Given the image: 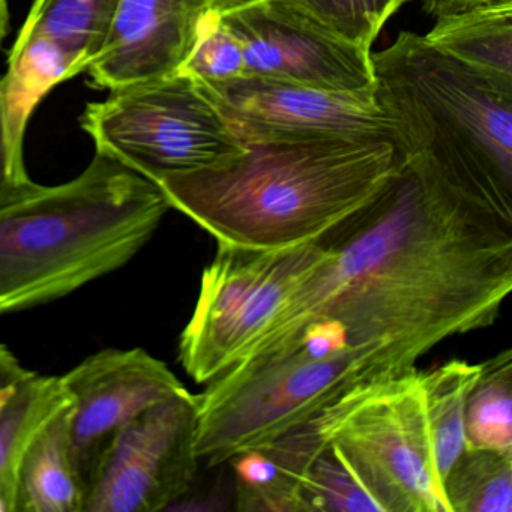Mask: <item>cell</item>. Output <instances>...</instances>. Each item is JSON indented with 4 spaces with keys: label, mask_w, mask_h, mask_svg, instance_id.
Instances as JSON below:
<instances>
[{
    "label": "cell",
    "mask_w": 512,
    "mask_h": 512,
    "mask_svg": "<svg viewBox=\"0 0 512 512\" xmlns=\"http://www.w3.org/2000/svg\"><path fill=\"white\" fill-rule=\"evenodd\" d=\"M73 404L40 434L23 461L16 512H85L86 491L71 448Z\"/></svg>",
    "instance_id": "2e32d148"
},
{
    "label": "cell",
    "mask_w": 512,
    "mask_h": 512,
    "mask_svg": "<svg viewBox=\"0 0 512 512\" xmlns=\"http://www.w3.org/2000/svg\"><path fill=\"white\" fill-rule=\"evenodd\" d=\"M0 511H4V508H2V506H0Z\"/></svg>",
    "instance_id": "f1b7e54d"
},
{
    "label": "cell",
    "mask_w": 512,
    "mask_h": 512,
    "mask_svg": "<svg viewBox=\"0 0 512 512\" xmlns=\"http://www.w3.org/2000/svg\"><path fill=\"white\" fill-rule=\"evenodd\" d=\"M212 8L217 11H226L229 8L236 7V5L244 4L248 0H211Z\"/></svg>",
    "instance_id": "83f0119b"
},
{
    "label": "cell",
    "mask_w": 512,
    "mask_h": 512,
    "mask_svg": "<svg viewBox=\"0 0 512 512\" xmlns=\"http://www.w3.org/2000/svg\"><path fill=\"white\" fill-rule=\"evenodd\" d=\"M484 2H490V0H422V7L425 13L430 14L434 19H442Z\"/></svg>",
    "instance_id": "484cf974"
},
{
    "label": "cell",
    "mask_w": 512,
    "mask_h": 512,
    "mask_svg": "<svg viewBox=\"0 0 512 512\" xmlns=\"http://www.w3.org/2000/svg\"><path fill=\"white\" fill-rule=\"evenodd\" d=\"M227 163L158 179L170 208L217 244L274 250L319 241L404 166L391 142L251 143Z\"/></svg>",
    "instance_id": "7a4b0ae2"
},
{
    "label": "cell",
    "mask_w": 512,
    "mask_h": 512,
    "mask_svg": "<svg viewBox=\"0 0 512 512\" xmlns=\"http://www.w3.org/2000/svg\"><path fill=\"white\" fill-rule=\"evenodd\" d=\"M211 0H119L112 29L86 73L95 88L116 91L178 73Z\"/></svg>",
    "instance_id": "4fadbf2b"
},
{
    "label": "cell",
    "mask_w": 512,
    "mask_h": 512,
    "mask_svg": "<svg viewBox=\"0 0 512 512\" xmlns=\"http://www.w3.org/2000/svg\"><path fill=\"white\" fill-rule=\"evenodd\" d=\"M217 247L179 338V362L197 383H209L241 361L329 256L322 241L274 250Z\"/></svg>",
    "instance_id": "52a82bcc"
},
{
    "label": "cell",
    "mask_w": 512,
    "mask_h": 512,
    "mask_svg": "<svg viewBox=\"0 0 512 512\" xmlns=\"http://www.w3.org/2000/svg\"><path fill=\"white\" fill-rule=\"evenodd\" d=\"M119 0H35L19 37L58 47L86 73L112 29Z\"/></svg>",
    "instance_id": "ac0fdd59"
},
{
    "label": "cell",
    "mask_w": 512,
    "mask_h": 512,
    "mask_svg": "<svg viewBox=\"0 0 512 512\" xmlns=\"http://www.w3.org/2000/svg\"><path fill=\"white\" fill-rule=\"evenodd\" d=\"M442 488L449 512H512V455L464 448Z\"/></svg>",
    "instance_id": "44dd1931"
},
{
    "label": "cell",
    "mask_w": 512,
    "mask_h": 512,
    "mask_svg": "<svg viewBox=\"0 0 512 512\" xmlns=\"http://www.w3.org/2000/svg\"><path fill=\"white\" fill-rule=\"evenodd\" d=\"M73 404L62 376L29 373L0 412V506L16 512L19 476L29 449L47 425Z\"/></svg>",
    "instance_id": "5bb4252c"
},
{
    "label": "cell",
    "mask_w": 512,
    "mask_h": 512,
    "mask_svg": "<svg viewBox=\"0 0 512 512\" xmlns=\"http://www.w3.org/2000/svg\"><path fill=\"white\" fill-rule=\"evenodd\" d=\"M197 85L242 145L350 140L398 146L374 86L335 91L256 77Z\"/></svg>",
    "instance_id": "9c48e42d"
},
{
    "label": "cell",
    "mask_w": 512,
    "mask_h": 512,
    "mask_svg": "<svg viewBox=\"0 0 512 512\" xmlns=\"http://www.w3.org/2000/svg\"><path fill=\"white\" fill-rule=\"evenodd\" d=\"M466 448L512 455V350L482 362L466 404Z\"/></svg>",
    "instance_id": "ffe728a7"
},
{
    "label": "cell",
    "mask_w": 512,
    "mask_h": 512,
    "mask_svg": "<svg viewBox=\"0 0 512 512\" xmlns=\"http://www.w3.org/2000/svg\"><path fill=\"white\" fill-rule=\"evenodd\" d=\"M10 28V10H8V0H0V44L5 40Z\"/></svg>",
    "instance_id": "4316f807"
},
{
    "label": "cell",
    "mask_w": 512,
    "mask_h": 512,
    "mask_svg": "<svg viewBox=\"0 0 512 512\" xmlns=\"http://www.w3.org/2000/svg\"><path fill=\"white\" fill-rule=\"evenodd\" d=\"M422 371L353 386L311 419L340 449L382 512H449L425 419Z\"/></svg>",
    "instance_id": "8992f818"
},
{
    "label": "cell",
    "mask_w": 512,
    "mask_h": 512,
    "mask_svg": "<svg viewBox=\"0 0 512 512\" xmlns=\"http://www.w3.org/2000/svg\"><path fill=\"white\" fill-rule=\"evenodd\" d=\"M179 71L199 83H224L245 77L241 43L214 8L203 17L196 43Z\"/></svg>",
    "instance_id": "cb8c5ba5"
},
{
    "label": "cell",
    "mask_w": 512,
    "mask_h": 512,
    "mask_svg": "<svg viewBox=\"0 0 512 512\" xmlns=\"http://www.w3.org/2000/svg\"><path fill=\"white\" fill-rule=\"evenodd\" d=\"M424 37L461 64L512 86V0H490L436 19Z\"/></svg>",
    "instance_id": "9a60e30c"
},
{
    "label": "cell",
    "mask_w": 512,
    "mask_h": 512,
    "mask_svg": "<svg viewBox=\"0 0 512 512\" xmlns=\"http://www.w3.org/2000/svg\"><path fill=\"white\" fill-rule=\"evenodd\" d=\"M40 187L41 185L32 181L29 176L25 158L14 152L8 139L4 103L0 92V209L19 202Z\"/></svg>",
    "instance_id": "d4e9b609"
},
{
    "label": "cell",
    "mask_w": 512,
    "mask_h": 512,
    "mask_svg": "<svg viewBox=\"0 0 512 512\" xmlns=\"http://www.w3.org/2000/svg\"><path fill=\"white\" fill-rule=\"evenodd\" d=\"M95 151L157 182L227 163L245 146L197 82L178 73L110 91L80 118Z\"/></svg>",
    "instance_id": "ba28073f"
},
{
    "label": "cell",
    "mask_w": 512,
    "mask_h": 512,
    "mask_svg": "<svg viewBox=\"0 0 512 512\" xmlns=\"http://www.w3.org/2000/svg\"><path fill=\"white\" fill-rule=\"evenodd\" d=\"M319 241L328 259L251 355L284 346L314 320H332L352 346L380 347L403 373L442 341L493 325L511 293L512 203L407 163Z\"/></svg>",
    "instance_id": "6da1fadb"
},
{
    "label": "cell",
    "mask_w": 512,
    "mask_h": 512,
    "mask_svg": "<svg viewBox=\"0 0 512 512\" xmlns=\"http://www.w3.org/2000/svg\"><path fill=\"white\" fill-rule=\"evenodd\" d=\"M79 74L76 64L53 44L17 37L7 74L0 79V92L8 139L19 157L25 158L26 128L38 104L59 83Z\"/></svg>",
    "instance_id": "e0dca14e"
},
{
    "label": "cell",
    "mask_w": 512,
    "mask_h": 512,
    "mask_svg": "<svg viewBox=\"0 0 512 512\" xmlns=\"http://www.w3.org/2000/svg\"><path fill=\"white\" fill-rule=\"evenodd\" d=\"M394 374L376 346H349L320 356L293 343L242 359L196 395L197 458L215 467L266 448L316 418L353 386Z\"/></svg>",
    "instance_id": "5b68a950"
},
{
    "label": "cell",
    "mask_w": 512,
    "mask_h": 512,
    "mask_svg": "<svg viewBox=\"0 0 512 512\" xmlns=\"http://www.w3.org/2000/svg\"><path fill=\"white\" fill-rule=\"evenodd\" d=\"M229 463L235 473L238 511L308 512L295 476L262 449L236 455Z\"/></svg>",
    "instance_id": "7402d4cb"
},
{
    "label": "cell",
    "mask_w": 512,
    "mask_h": 512,
    "mask_svg": "<svg viewBox=\"0 0 512 512\" xmlns=\"http://www.w3.org/2000/svg\"><path fill=\"white\" fill-rule=\"evenodd\" d=\"M62 380L73 397L71 448L85 491L122 427L151 407L188 391L163 361L139 347L101 350Z\"/></svg>",
    "instance_id": "7c38bea8"
},
{
    "label": "cell",
    "mask_w": 512,
    "mask_h": 512,
    "mask_svg": "<svg viewBox=\"0 0 512 512\" xmlns=\"http://www.w3.org/2000/svg\"><path fill=\"white\" fill-rule=\"evenodd\" d=\"M341 40L371 52L383 26L412 0H290Z\"/></svg>",
    "instance_id": "603a6c76"
},
{
    "label": "cell",
    "mask_w": 512,
    "mask_h": 512,
    "mask_svg": "<svg viewBox=\"0 0 512 512\" xmlns=\"http://www.w3.org/2000/svg\"><path fill=\"white\" fill-rule=\"evenodd\" d=\"M170 209L157 182L97 151L77 178L0 209V316L118 271Z\"/></svg>",
    "instance_id": "3957f363"
},
{
    "label": "cell",
    "mask_w": 512,
    "mask_h": 512,
    "mask_svg": "<svg viewBox=\"0 0 512 512\" xmlns=\"http://www.w3.org/2000/svg\"><path fill=\"white\" fill-rule=\"evenodd\" d=\"M196 395H176L116 433L86 491L85 512H158L175 508L199 472L194 449Z\"/></svg>",
    "instance_id": "30bf717a"
},
{
    "label": "cell",
    "mask_w": 512,
    "mask_h": 512,
    "mask_svg": "<svg viewBox=\"0 0 512 512\" xmlns=\"http://www.w3.org/2000/svg\"><path fill=\"white\" fill-rule=\"evenodd\" d=\"M218 13L241 43L245 77L335 91L374 86L373 52L326 31L290 0H248Z\"/></svg>",
    "instance_id": "8fae6325"
},
{
    "label": "cell",
    "mask_w": 512,
    "mask_h": 512,
    "mask_svg": "<svg viewBox=\"0 0 512 512\" xmlns=\"http://www.w3.org/2000/svg\"><path fill=\"white\" fill-rule=\"evenodd\" d=\"M377 100L407 164L467 193L512 203V86L400 32L371 53Z\"/></svg>",
    "instance_id": "277c9868"
},
{
    "label": "cell",
    "mask_w": 512,
    "mask_h": 512,
    "mask_svg": "<svg viewBox=\"0 0 512 512\" xmlns=\"http://www.w3.org/2000/svg\"><path fill=\"white\" fill-rule=\"evenodd\" d=\"M481 373V364L452 359L422 373L421 389L425 419L430 433L434 463L440 479L466 448V404Z\"/></svg>",
    "instance_id": "d6986e66"
}]
</instances>
